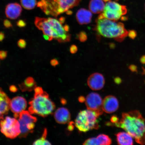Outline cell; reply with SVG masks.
<instances>
[{
    "instance_id": "cell-33",
    "label": "cell",
    "mask_w": 145,
    "mask_h": 145,
    "mask_svg": "<svg viewBox=\"0 0 145 145\" xmlns=\"http://www.w3.org/2000/svg\"><path fill=\"white\" fill-rule=\"evenodd\" d=\"M74 125H75V123L72 122H70L67 128L69 131H72L73 130L74 128Z\"/></svg>"
},
{
    "instance_id": "cell-42",
    "label": "cell",
    "mask_w": 145,
    "mask_h": 145,
    "mask_svg": "<svg viewBox=\"0 0 145 145\" xmlns=\"http://www.w3.org/2000/svg\"><path fill=\"white\" fill-rule=\"evenodd\" d=\"M64 28L65 29L67 32H68L69 30V27L68 26V25H66L64 26Z\"/></svg>"
},
{
    "instance_id": "cell-4",
    "label": "cell",
    "mask_w": 145,
    "mask_h": 145,
    "mask_svg": "<svg viewBox=\"0 0 145 145\" xmlns=\"http://www.w3.org/2000/svg\"><path fill=\"white\" fill-rule=\"evenodd\" d=\"M81 0H40L38 7L47 15L57 17L70 9L77 6Z\"/></svg>"
},
{
    "instance_id": "cell-32",
    "label": "cell",
    "mask_w": 145,
    "mask_h": 145,
    "mask_svg": "<svg viewBox=\"0 0 145 145\" xmlns=\"http://www.w3.org/2000/svg\"><path fill=\"white\" fill-rule=\"evenodd\" d=\"M70 50V52L72 54H74L77 52L78 48L76 45H72L71 46Z\"/></svg>"
},
{
    "instance_id": "cell-3",
    "label": "cell",
    "mask_w": 145,
    "mask_h": 145,
    "mask_svg": "<svg viewBox=\"0 0 145 145\" xmlns=\"http://www.w3.org/2000/svg\"><path fill=\"white\" fill-rule=\"evenodd\" d=\"M95 30L100 35L119 42L124 40L128 35L123 24L105 18L97 19Z\"/></svg>"
},
{
    "instance_id": "cell-45",
    "label": "cell",
    "mask_w": 145,
    "mask_h": 145,
    "mask_svg": "<svg viewBox=\"0 0 145 145\" xmlns=\"http://www.w3.org/2000/svg\"><path fill=\"white\" fill-rule=\"evenodd\" d=\"M67 14H69V15H70V14H71L72 13V12L71 11L68 10L66 12Z\"/></svg>"
},
{
    "instance_id": "cell-11",
    "label": "cell",
    "mask_w": 145,
    "mask_h": 145,
    "mask_svg": "<svg viewBox=\"0 0 145 145\" xmlns=\"http://www.w3.org/2000/svg\"><path fill=\"white\" fill-rule=\"evenodd\" d=\"M27 106L26 100L22 97H14L10 100V108L16 119L19 118L20 114L26 109Z\"/></svg>"
},
{
    "instance_id": "cell-44",
    "label": "cell",
    "mask_w": 145,
    "mask_h": 145,
    "mask_svg": "<svg viewBox=\"0 0 145 145\" xmlns=\"http://www.w3.org/2000/svg\"><path fill=\"white\" fill-rule=\"evenodd\" d=\"M121 19L123 21H126L127 19V18L126 17H125V16H123L121 18Z\"/></svg>"
},
{
    "instance_id": "cell-25",
    "label": "cell",
    "mask_w": 145,
    "mask_h": 145,
    "mask_svg": "<svg viewBox=\"0 0 145 145\" xmlns=\"http://www.w3.org/2000/svg\"><path fill=\"white\" fill-rule=\"evenodd\" d=\"M77 37L78 39L80 41L82 42H84L86 41L87 39H88V37H87V35L86 32L84 31H81L77 35Z\"/></svg>"
},
{
    "instance_id": "cell-26",
    "label": "cell",
    "mask_w": 145,
    "mask_h": 145,
    "mask_svg": "<svg viewBox=\"0 0 145 145\" xmlns=\"http://www.w3.org/2000/svg\"><path fill=\"white\" fill-rule=\"evenodd\" d=\"M18 45L20 48L23 49L26 48L27 43L25 40L20 39L18 42Z\"/></svg>"
},
{
    "instance_id": "cell-35",
    "label": "cell",
    "mask_w": 145,
    "mask_h": 145,
    "mask_svg": "<svg viewBox=\"0 0 145 145\" xmlns=\"http://www.w3.org/2000/svg\"><path fill=\"white\" fill-rule=\"evenodd\" d=\"M130 70L133 72H137V67L135 65H131L129 67Z\"/></svg>"
},
{
    "instance_id": "cell-12",
    "label": "cell",
    "mask_w": 145,
    "mask_h": 145,
    "mask_svg": "<svg viewBox=\"0 0 145 145\" xmlns=\"http://www.w3.org/2000/svg\"><path fill=\"white\" fill-rule=\"evenodd\" d=\"M88 84L89 87L92 90H101L104 86V77L100 73L98 72L93 73L89 77L88 80Z\"/></svg>"
},
{
    "instance_id": "cell-17",
    "label": "cell",
    "mask_w": 145,
    "mask_h": 145,
    "mask_svg": "<svg viewBox=\"0 0 145 145\" xmlns=\"http://www.w3.org/2000/svg\"><path fill=\"white\" fill-rule=\"evenodd\" d=\"M92 18L91 12L85 8L80 9L76 14V18L80 24H87L90 23Z\"/></svg>"
},
{
    "instance_id": "cell-19",
    "label": "cell",
    "mask_w": 145,
    "mask_h": 145,
    "mask_svg": "<svg viewBox=\"0 0 145 145\" xmlns=\"http://www.w3.org/2000/svg\"><path fill=\"white\" fill-rule=\"evenodd\" d=\"M105 6L103 0H91L89 5V8L92 13L99 14L103 12Z\"/></svg>"
},
{
    "instance_id": "cell-34",
    "label": "cell",
    "mask_w": 145,
    "mask_h": 145,
    "mask_svg": "<svg viewBox=\"0 0 145 145\" xmlns=\"http://www.w3.org/2000/svg\"><path fill=\"white\" fill-rule=\"evenodd\" d=\"M50 64L52 66L56 67L59 64L58 61L57 59H54L50 61Z\"/></svg>"
},
{
    "instance_id": "cell-7",
    "label": "cell",
    "mask_w": 145,
    "mask_h": 145,
    "mask_svg": "<svg viewBox=\"0 0 145 145\" xmlns=\"http://www.w3.org/2000/svg\"><path fill=\"white\" fill-rule=\"evenodd\" d=\"M127 11L126 7L125 5L110 1L108 2L105 5L103 13L100 14L98 19L105 18L117 21L126 14Z\"/></svg>"
},
{
    "instance_id": "cell-39",
    "label": "cell",
    "mask_w": 145,
    "mask_h": 145,
    "mask_svg": "<svg viewBox=\"0 0 145 145\" xmlns=\"http://www.w3.org/2000/svg\"><path fill=\"white\" fill-rule=\"evenodd\" d=\"M140 62L143 64H145V55L142 56L140 59Z\"/></svg>"
},
{
    "instance_id": "cell-10",
    "label": "cell",
    "mask_w": 145,
    "mask_h": 145,
    "mask_svg": "<svg viewBox=\"0 0 145 145\" xmlns=\"http://www.w3.org/2000/svg\"><path fill=\"white\" fill-rule=\"evenodd\" d=\"M103 101L99 94L92 92L87 96L86 104L88 109L95 112L99 116L102 115L104 112Z\"/></svg>"
},
{
    "instance_id": "cell-21",
    "label": "cell",
    "mask_w": 145,
    "mask_h": 145,
    "mask_svg": "<svg viewBox=\"0 0 145 145\" xmlns=\"http://www.w3.org/2000/svg\"><path fill=\"white\" fill-rule=\"evenodd\" d=\"M48 131L46 128L44 129L43 130L42 135L40 138L35 140L33 144V145H51V144L46 139Z\"/></svg>"
},
{
    "instance_id": "cell-30",
    "label": "cell",
    "mask_w": 145,
    "mask_h": 145,
    "mask_svg": "<svg viewBox=\"0 0 145 145\" xmlns=\"http://www.w3.org/2000/svg\"><path fill=\"white\" fill-rule=\"evenodd\" d=\"M3 25L6 28H10L12 27V25L10 22L8 20L5 19L3 21Z\"/></svg>"
},
{
    "instance_id": "cell-28",
    "label": "cell",
    "mask_w": 145,
    "mask_h": 145,
    "mask_svg": "<svg viewBox=\"0 0 145 145\" xmlns=\"http://www.w3.org/2000/svg\"><path fill=\"white\" fill-rule=\"evenodd\" d=\"M8 52L5 51H0V59L3 60L7 57Z\"/></svg>"
},
{
    "instance_id": "cell-16",
    "label": "cell",
    "mask_w": 145,
    "mask_h": 145,
    "mask_svg": "<svg viewBox=\"0 0 145 145\" xmlns=\"http://www.w3.org/2000/svg\"><path fill=\"white\" fill-rule=\"evenodd\" d=\"M54 117L56 122L59 124H66L69 122L71 119L69 111L64 108H58L54 112Z\"/></svg>"
},
{
    "instance_id": "cell-6",
    "label": "cell",
    "mask_w": 145,
    "mask_h": 145,
    "mask_svg": "<svg viewBox=\"0 0 145 145\" xmlns=\"http://www.w3.org/2000/svg\"><path fill=\"white\" fill-rule=\"evenodd\" d=\"M35 24L39 30L42 31L44 35L49 36L52 40L55 39L60 42L61 36L59 28L53 18L46 19L36 17Z\"/></svg>"
},
{
    "instance_id": "cell-43",
    "label": "cell",
    "mask_w": 145,
    "mask_h": 145,
    "mask_svg": "<svg viewBox=\"0 0 145 145\" xmlns=\"http://www.w3.org/2000/svg\"><path fill=\"white\" fill-rule=\"evenodd\" d=\"M61 102L62 104L65 105L66 104L67 101L65 99H62L61 100Z\"/></svg>"
},
{
    "instance_id": "cell-13",
    "label": "cell",
    "mask_w": 145,
    "mask_h": 145,
    "mask_svg": "<svg viewBox=\"0 0 145 145\" xmlns=\"http://www.w3.org/2000/svg\"><path fill=\"white\" fill-rule=\"evenodd\" d=\"M119 106V101L114 96H107L103 101V111L106 113H114L118 109Z\"/></svg>"
},
{
    "instance_id": "cell-9",
    "label": "cell",
    "mask_w": 145,
    "mask_h": 145,
    "mask_svg": "<svg viewBox=\"0 0 145 145\" xmlns=\"http://www.w3.org/2000/svg\"><path fill=\"white\" fill-rule=\"evenodd\" d=\"M31 115L29 112L26 110H23L19 114L18 121L21 130L19 136L20 138H26L29 134L32 133L34 131L35 123L37 119Z\"/></svg>"
},
{
    "instance_id": "cell-36",
    "label": "cell",
    "mask_w": 145,
    "mask_h": 145,
    "mask_svg": "<svg viewBox=\"0 0 145 145\" xmlns=\"http://www.w3.org/2000/svg\"><path fill=\"white\" fill-rule=\"evenodd\" d=\"M18 88L15 86L12 85L10 87V90L11 92H15L17 91Z\"/></svg>"
},
{
    "instance_id": "cell-41",
    "label": "cell",
    "mask_w": 145,
    "mask_h": 145,
    "mask_svg": "<svg viewBox=\"0 0 145 145\" xmlns=\"http://www.w3.org/2000/svg\"><path fill=\"white\" fill-rule=\"evenodd\" d=\"M115 81L116 83H120L121 82V79L120 78L118 77L116 78L115 79Z\"/></svg>"
},
{
    "instance_id": "cell-8",
    "label": "cell",
    "mask_w": 145,
    "mask_h": 145,
    "mask_svg": "<svg viewBox=\"0 0 145 145\" xmlns=\"http://www.w3.org/2000/svg\"><path fill=\"white\" fill-rule=\"evenodd\" d=\"M0 130L5 137L11 139L15 138L21 133L19 121L8 116L0 120Z\"/></svg>"
},
{
    "instance_id": "cell-31",
    "label": "cell",
    "mask_w": 145,
    "mask_h": 145,
    "mask_svg": "<svg viewBox=\"0 0 145 145\" xmlns=\"http://www.w3.org/2000/svg\"><path fill=\"white\" fill-rule=\"evenodd\" d=\"M119 120L116 116H113L110 118V121L112 124L114 125L117 123L119 121Z\"/></svg>"
},
{
    "instance_id": "cell-27",
    "label": "cell",
    "mask_w": 145,
    "mask_h": 145,
    "mask_svg": "<svg viewBox=\"0 0 145 145\" xmlns=\"http://www.w3.org/2000/svg\"><path fill=\"white\" fill-rule=\"evenodd\" d=\"M130 39H134L137 36V33L135 30H131L129 31L128 32V35Z\"/></svg>"
},
{
    "instance_id": "cell-38",
    "label": "cell",
    "mask_w": 145,
    "mask_h": 145,
    "mask_svg": "<svg viewBox=\"0 0 145 145\" xmlns=\"http://www.w3.org/2000/svg\"><path fill=\"white\" fill-rule=\"evenodd\" d=\"M78 100L80 102L82 103L86 101V99L85 98V97H84L81 96V97H80L79 98Z\"/></svg>"
},
{
    "instance_id": "cell-40",
    "label": "cell",
    "mask_w": 145,
    "mask_h": 145,
    "mask_svg": "<svg viewBox=\"0 0 145 145\" xmlns=\"http://www.w3.org/2000/svg\"><path fill=\"white\" fill-rule=\"evenodd\" d=\"M59 21L61 24H63V23H65V18L63 17H61L59 18Z\"/></svg>"
},
{
    "instance_id": "cell-18",
    "label": "cell",
    "mask_w": 145,
    "mask_h": 145,
    "mask_svg": "<svg viewBox=\"0 0 145 145\" xmlns=\"http://www.w3.org/2000/svg\"><path fill=\"white\" fill-rule=\"evenodd\" d=\"M116 135L118 144L133 145V138L127 132H120L116 134Z\"/></svg>"
},
{
    "instance_id": "cell-24",
    "label": "cell",
    "mask_w": 145,
    "mask_h": 145,
    "mask_svg": "<svg viewBox=\"0 0 145 145\" xmlns=\"http://www.w3.org/2000/svg\"><path fill=\"white\" fill-rule=\"evenodd\" d=\"M84 145H99L97 137L91 138L85 141L83 143Z\"/></svg>"
},
{
    "instance_id": "cell-22",
    "label": "cell",
    "mask_w": 145,
    "mask_h": 145,
    "mask_svg": "<svg viewBox=\"0 0 145 145\" xmlns=\"http://www.w3.org/2000/svg\"><path fill=\"white\" fill-rule=\"evenodd\" d=\"M22 5L24 8L28 10H32L37 5L36 0H21Z\"/></svg>"
},
{
    "instance_id": "cell-20",
    "label": "cell",
    "mask_w": 145,
    "mask_h": 145,
    "mask_svg": "<svg viewBox=\"0 0 145 145\" xmlns=\"http://www.w3.org/2000/svg\"><path fill=\"white\" fill-rule=\"evenodd\" d=\"M20 89L23 92L31 91L36 88V83L33 78L29 77L24 82L19 85Z\"/></svg>"
},
{
    "instance_id": "cell-23",
    "label": "cell",
    "mask_w": 145,
    "mask_h": 145,
    "mask_svg": "<svg viewBox=\"0 0 145 145\" xmlns=\"http://www.w3.org/2000/svg\"><path fill=\"white\" fill-rule=\"evenodd\" d=\"M99 145H109L112 143L111 139L108 136L104 134H101L97 137Z\"/></svg>"
},
{
    "instance_id": "cell-15",
    "label": "cell",
    "mask_w": 145,
    "mask_h": 145,
    "mask_svg": "<svg viewBox=\"0 0 145 145\" xmlns=\"http://www.w3.org/2000/svg\"><path fill=\"white\" fill-rule=\"evenodd\" d=\"M22 8L20 5L17 3H10L7 5L5 8V14L9 19L14 20L21 15Z\"/></svg>"
},
{
    "instance_id": "cell-29",
    "label": "cell",
    "mask_w": 145,
    "mask_h": 145,
    "mask_svg": "<svg viewBox=\"0 0 145 145\" xmlns=\"http://www.w3.org/2000/svg\"><path fill=\"white\" fill-rule=\"evenodd\" d=\"M17 25L18 26L21 27V28H23V27H24L26 26V23L23 20H20L17 21Z\"/></svg>"
},
{
    "instance_id": "cell-46",
    "label": "cell",
    "mask_w": 145,
    "mask_h": 145,
    "mask_svg": "<svg viewBox=\"0 0 145 145\" xmlns=\"http://www.w3.org/2000/svg\"><path fill=\"white\" fill-rule=\"evenodd\" d=\"M105 2L107 3L108 2L110 1V0H103Z\"/></svg>"
},
{
    "instance_id": "cell-14",
    "label": "cell",
    "mask_w": 145,
    "mask_h": 145,
    "mask_svg": "<svg viewBox=\"0 0 145 145\" xmlns=\"http://www.w3.org/2000/svg\"><path fill=\"white\" fill-rule=\"evenodd\" d=\"M10 101L8 95L0 88V120L8 113L10 109Z\"/></svg>"
},
{
    "instance_id": "cell-5",
    "label": "cell",
    "mask_w": 145,
    "mask_h": 145,
    "mask_svg": "<svg viewBox=\"0 0 145 145\" xmlns=\"http://www.w3.org/2000/svg\"><path fill=\"white\" fill-rule=\"evenodd\" d=\"M99 116L95 111L88 109L79 112L75 120V126L81 132H86L99 127L97 118Z\"/></svg>"
},
{
    "instance_id": "cell-37",
    "label": "cell",
    "mask_w": 145,
    "mask_h": 145,
    "mask_svg": "<svg viewBox=\"0 0 145 145\" xmlns=\"http://www.w3.org/2000/svg\"><path fill=\"white\" fill-rule=\"evenodd\" d=\"M5 38V35L2 32H0V42L3 41Z\"/></svg>"
},
{
    "instance_id": "cell-1",
    "label": "cell",
    "mask_w": 145,
    "mask_h": 145,
    "mask_svg": "<svg viewBox=\"0 0 145 145\" xmlns=\"http://www.w3.org/2000/svg\"><path fill=\"white\" fill-rule=\"evenodd\" d=\"M114 125L124 130L138 144H145V119L138 110L123 113L120 120Z\"/></svg>"
},
{
    "instance_id": "cell-2",
    "label": "cell",
    "mask_w": 145,
    "mask_h": 145,
    "mask_svg": "<svg viewBox=\"0 0 145 145\" xmlns=\"http://www.w3.org/2000/svg\"><path fill=\"white\" fill-rule=\"evenodd\" d=\"M34 91V97L29 103V112L31 114L43 117L51 114L55 109L56 106L48 94L40 87H36Z\"/></svg>"
}]
</instances>
